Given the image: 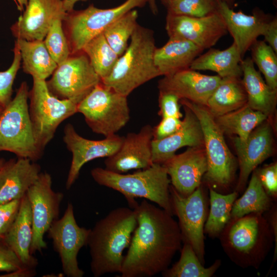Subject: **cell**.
Masks as SVG:
<instances>
[{"label":"cell","mask_w":277,"mask_h":277,"mask_svg":"<svg viewBox=\"0 0 277 277\" xmlns=\"http://www.w3.org/2000/svg\"><path fill=\"white\" fill-rule=\"evenodd\" d=\"M133 209L137 226L124 257L121 276L151 277L168 268L181 250V230L171 214L145 199Z\"/></svg>","instance_id":"cell-1"},{"label":"cell","mask_w":277,"mask_h":277,"mask_svg":"<svg viewBox=\"0 0 277 277\" xmlns=\"http://www.w3.org/2000/svg\"><path fill=\"white\" fill-rule=\"evenodd\" d=\"M137 223L135 209L119 207L112 210L91 229L87 246L94 277L120 273L123 251L130 244Z\"/></svg>","instance_id":"cell-2"},{"label":"cell","mask_w":277,"mask_h":277,"mask_svg":"<svg viewBox=\"0 0 277 277\" xmlns=\"http://www.w3.org/2000/svg\"><path fill=\"white\" fill-rule=\"evenodd\" d=\"M219 237L229 259L243 268H259L274 243L269 224L260 213L230 219Z\"/></svg>","instance_id":"cell-3"},{"label":"cell","mask_w":277,"mask_h":277,"mask_svg":"<svg viewBox=\"0 0 277 277\" xmlns=\"http://www.w3.org/2000/svg\"><path fill=\"white\" fill-rule=\"evenodd\" d=\"M156 48L153 31L138 24L130 44L101 82L127 97L137 87L161 76L154 61Z\"/></svg>","instance_id":"cell-4"},{"label":"cell","mask_w":277,"mask_h":277,"mask_svg":"<svg viewBox=\"0 0 277 277\" xmlns=\"http://www.w3.org/2000/svg\"><path fill=\"white\" fill-rule=\"evenodd\" d=\"M91 175L98 185L122 193L133 209L137 197L153 202L172 215H174L170 194V180L162 164L153 163L150 167L131 174L115 173L96 167Z\"/></svg>","instance_id":"cell-5"},{"label":"cell","mask_w":277,"mask_h":277,"mask_svg":"<svg viewBox=\"0 0 277 277\" xmlns=\"http://www.w3.org/2000/svg\"><path fill=\"white\" fill-rule=\"evenodd\" d=\"M180 100L182 105L193 112L202 128L207 161L204 181L209 188L228 190L234 177L236 162L225 142L224 133L206 106L185 99Z\"/></svg>","instance_id":"cell-6"},{"label":"cell","mask_w":277,"mask_h":277,"mask_svg":"<svg viewBox=\"0 0 277 277\" xmlns=\"http://www.w3.org/2000/svg\"><path fill=\"white\" fill-rule=\"evenodd\" d=\"M29 92L22 83L15 97L0 114V151H9L17 157L39 160L43 153L35 142L29 111Z\"/></svg>","instance_id":"cell-7"},{"label":"cell","mask_w":277,"mask_h":277,"mask_svg":"<svg viewBox=\"0 0 277 277\" xmlns=\"http://www.w3.org/2000/svg\"><path fill=\"white\" fill-rule=\"evenodd\" d=\"M77 112L93 132L105 137L116 134L130 119L127 97L101 81L77 104Z\"/></svg>","instance_id":"cell-8"},{"label":"cell","mask_w":277,"mask_h":277,"mask_svg":"<svg viewBox=\"0 0 277 277\" xmlns=\"http://www.w3.org/2000/svg\"><path fill=\"white\" fill-rule=\"evenodd\" d=\"M33 80V87L29 95V115L35 142L43 151L53 138L58 126L77 112V104L55 96L49 91L45 80Z\"/></svg>","instance_id":"cell-9"},{"label":"cell","mask_w":277,"mask_h":277,"mask_svg":"<svg viewBox=\"0 0 277 277\" xmlns=\"http://www.w3.org/2000/svg\"><path fill=\"white\" fill-rule=\"evenodd\" d=\"M148 0H126L121 5L109 9H100L90 5L81 10L73 9L63 20L64 31L71 54L82 51L93 38L102 33L113 22L129 11L144 6Z\"/></svg>","instance_id":"cell-10"},{"label":"cell","mask_w":277,"mask_h":277,"mask_svg":"<svg viewBox=\"0 0 277 277\" xmlns=\"http://www.w3.org/2000/svg\"><path fill=\"white\" fill-rule=\"evenodd\" d=\"M101 81L88 57L81 51L58 65L46 83L55 96L78 104Z\"/></svg>","instance_id":"cell-11"},{"label":"cell","mask_w":277,"mask_h":277,"mask_svg":"<svg viewBox=\"0 0 277 277\" xmlns=\"http://www.w3.org/2000/svg\"><path fill=\"white\" fill-rule=\"evenodd\" d=\"M174 214L178 218L183 243L191 246L202 264L205 263L204 226L208 216L207 196L200 185L187 196L169 188Z\"/></svg>","instance_id":"cell-12"},{"label":"cell","mask_w":277,"mask_h":277,"mask_svg":"<svg viewBox=\"0 0 277 277\" xmlns=\"http://www.w3.org/2000/svg\"><path fill=\"white\" fill-rule=\"evenodd\" d=\"M52 186L51 175L47 172H41L26 194L32 214V255L37 252H41L47 248L44 235L52 223L59 218L60 206L64 195L62 192L54 191Z\"/></svg>","instance_id":"cell-13"},{"label":"cell","mask_w":277,"mask_h":277,"mask_svg":"<svg viewBox=\"0 0 277 277\" xmlns=\"http://www.w3.org/2000/svg\"><path fill=\"white\" fill-rule=\"evenodd\" d=\"M90 231L91 229L78 226L71 203L68 204L63 216L54 221L48 229V237L52 240L66 276H84V271L78 266L77 255L81 249L87 246Z\"/></svg>","instance_id":"cell-14"},{"label":"cell","mask_w":277,"mask_h":277,"mask_svg":"<svg viewBox=\"0 0 277 277\" xmlns=\"http://www.w3.org/2000/svg\"><path fill=\"white\" fill-rule=\"evenodd\" d=\"M165 29L169 38L189 41L203 50L214 46L228 32L217 11L200 17L167 13Z\"/></svg>","instance_id":"cell-15"},{"label":"cell","mask_w":277,"mask_h":277,"mask_svg":"<svg viewBox=\"0 0 277 277\" xmlns=\"http://www.w3.org/2000/svg\"><path fill=\"white\" fill-rule=\"evenodd\" d=\"M123 137L115 134L101 140H91L81 136L71 124L64 130L63 141L72 153V160L66 183L69 189L78 179L82 167L87 162L100 157H108L120 149Z\"/></svg>","instance_id":"cell-16"},{"label":"cell","mask_w":277,"mask_h":277,"mask_svg":"<svg viewBox=\"0 0 277 277\" xmlns=\"http://www.w3.org/2000/svg\"><path fill=\"white\" fill-rule=\"evenodd\" d=\"M63 0H28L23 14L11 27L16 39L44 40L53 23L64 19Z\"/></svg>","instance_id":"cell-17"},{"label":"cell","mask_w":277,"mask_h":277,"mask_svg":"<svg viewBox=\"0 0 277 277\" xmlns=\"http://www.w3.org/2000/svg\"><path fill=\"white\" fill-rule=\"evenodd\" d=\"M153 128L150 125L142 127L137 133H129L123 137L118 150L105 161V169L124 173L133 169H145L153 163L152 160Z\"/></svg>","instance_id":"cell-18"},{"label":"cell","mask_w":277,"mask_h":277,"mask_svg":"<svg viewBox=\"0 0 277 277\" xmlns=\"http://www.w3.org/2000/svg\"><path fill=\"white\" fill-rule=\"evenodd\" d=\"M170 176L171 186L182 195L187 196L201 185L207 170L204 146L189 147L162 164Z\"/></svg>","instance_id":"cell-19"},{"label":"cell","mask_w":277,"mask_h":277,"mask_svg":"<svg viewBox=\"0 0 277 277\" xmlns=\"http://www.w3.org/2000/svg\"><path fill=\"white\" fill-rule=\"evenodd\" d=\"M238 155L240 174L235 191H244L250 174L257 166L270 157L273 149V140L270 125H260L244 141L233 139Z\"/></svg>","instance_id":"cell-20"},{"label":"cell","mask_w":277,"mask_h":277,"mask_svg":"<svg viewBox=\"0 0 277 277\" xmlns=\"http://www.w3.org/2000/svg\"><path fill=\"white\" fill-rule=\"evenodd\" d=\"M222 78L202 74L190 68L164 76L158 83L159 91L176 95L196 104L206 106L210 96Z\"/></svg>","instance_id":"cell-21"},{"label":"cell","mask_w":277,"mask_h":277,"mask_svg":"<svg viewBox=\"0 0 277 277\" xmlns=\"http://www.w3.org/2000/svg\"><path fill=\"white\" fill-rule=\"evenodd\" d=\"M217 11L223 18L227 31L233 39L242 57L258 38L262 35L270 19L260 11L253 15L235 12L223 0H217Z\"/></svg>","instance_id":"cell-22"},{"label":"cell","mask_w":277,"mask_h":277,"mask_svg":"<svg viewBox=\"0 0 277 277\" xmlns=\"http://www.w3.org/2000/svg\"><path fill=\"white\" fill-rule=\"evenodd\" d=\"M41 166L30 159H11L0 168V204L21 199L35 183Z\"/></svg>","instance_id":"cell-23"},{"label":"cell","mask_w":277,"mask_h":277,"mask_svg":"<svg viewBox=\"0 0 277 277\" xmlns=\"http://www.w3.org/2000/svg\"><path fill=\"white\" fill-rule=\"evenodd\" d=\"M183 106L185 116L179 130L164 138L152 140L153 163L162 164L183 147L204 146L203 134L197 118L188 107Z\"/></svg>","instance_id":"cell-24"},{"label":"cell","mask_w":277,"mask_h":277,"mask_svg":"<svg viewBox=\"0 0 277 277\" xmlns=\"http://www.w3.org/2000/svg\"><path fill=\"white\" fill-rule=\"evenodd\" d=\"M32 236L31 209L25 194L21 200L14 222L2 240L15 253L25 267L35 269L38 262L30 253Z\"/></svg>","instance_id":"cell-25"},{"label":"cell","mask_w":277,"mask_h":277,"mask_svg":"<svg viewBox=\"0 0 277 277\" xmlns=\"http://www.w3.org/2000/svg\"><path fill=\"white\" fill-rule=\"evenodd\" d=\"M204 50L182 38H169L162 47L156 48L154 61L161 75H168L190 68L193 60Z\"/></svg>","instance_id":"cell-26"},{"label":"cell","mask_w":277,"mask_h":277,"mask_svg":"<svg viewBox=\"0 0 277 277\" xmlns=\"http://www.w3.org/2000/svg\"><path fill=\"white\" fill-rule=\"evenodd\" d=\"M243 85L247 96V104L252 109L269 116L275 109L277 90L270 87L263 80L260 72L254 68L251 58L241 63Z\"/></svg>","instance_id":"cell-27"},{"label":"cell","mask_w":277,"mask_h":277,"mask_svg":"<svg viewBox=\"0 0 277 277\" xmlns=\"http://www.w3.org/2000/svg\"><path fill=\"white\" fill-rule=\"evenodd\" d=\"M242 58L236 45L233 43L226 49L211 48L199 55L193 60L190 68L194 70L212 71L221 78L241 77Z\"/></svg>","instance_id":"cell-28"},{"label":"cell","mask_w":277,"mask_h":277,"mask_svg":"<svg viewBox=\"0 0 277 277\" xmlns=\"http://www.w3.org/2000/svg\"><path fill=\"white\" fill-rule=\"evenodd\" d=\"M247 103V96L240 77L222 78L208 100L206 108L216 117L241 108Z\"/></svg>","instance_id":"cell-29"},{"label":"cell","mask_w":277,"mask_h":277,"mask_svg":"<svg viewBox=\"0 0 277 277\" xmlns=\"http://www.w3.org/2000/svg\"><path fill=\"white\" fill-rule=\"evenodd\" d=\"M24 72L33 78L45 80L57 67L48 51L44 40L27 41L16 39Z\"/></svg>","instance_id":"cell-30"},{"label":"cell","mask_w":277,"mask_h":277,"mask_svg":"<svg viewBox=\"0 0 277 277\" xmlns=\"http://www.w3.org/2000/svg\"><path fill=\"white\" fill-rule=\"evenodd\" d=\"M267 117L246 104L239 109L214 118L223 133L236 134L240 140L244 141Z\"/></svg>","instance_id":"cell-31"},{"label":"cell","mask_w":277,"mask_h":277,"mask_svg":"<svg viewBox=\"0 0 277 277\" xmlns=\"http://www.w3.org/2000/svg\"><path fill=\"white\" fill-rule=\"evenodd\" d=\"M273 201L264 189L254 169L245 192L233 203L230 219L240 217L250 213L263 214L271 207Z\"/></svg>","instance_id":"cell-32"},{"label":"cell","mask_w":277,"mask_h":277,"mask_svg":"<svg viewBox=\"0 0 277 277\" xmlns=\"http://www.w3.org/2000/svg\"><path fill=\"white\" fill-rule=\"evenodd\" d=\"M210 211L204 231L211 238L219 236L230 219L231 211L239 193L236 191L223 194L209 187Z\"/></svg>","instance_id":"cell-33"},{"label":"cell","mask_w":277,"mask_h":277,"mask_svg":"<svg viewBox=\"0 0 277 277\" xmlns=\"http://www.w3.org/2000/svg\"><path fill=\"white\" fill-rule=\"evenodd\" d=\"M179 260L171 268L161 273L164 277H211L221 265V261L217 259L210 266L206 268L201 262L190 245L184 243L181 249Z\"/></svg>","instance_id":"cell-34"},{"label":"cell","mask_w":277,"mask_h":277,"mask_svg":"<svg viewBox=\"0 0 277 277\" xmlns=\"http://www.w3.org/2000/svg\"><path fill=\"white\" fill-rule=\"evenodd\" d=\"M82 51L86 54L101 80L110 74L119 57L103 33L91 39Z\"/></svg>","instance_id":"cell-35"},{"label":"cell","mask_w":277,"mask_h":277,"mask_svg":"<svg viewBox=\"0 0 277 277\" xmlns=\"http://www.w3.org/2000/svg\"><path fill=\"white\" fill-rule=\"evenodd\" d=\"M137 11L132 9L111 24L103 32L111 47L120 56L128 47V42L138 23Z\"/></svg>","instance_id":"cell-36"},{"label":"cell","mask_w":277,"mask_h":277,"mask_svg":"<svg viewBox=\"0 0 277 277\" xmlns=\"http://www.w3.org/2000/svg\"><path fill=\"white\" fill-rule=\"evenodd\" d=\"M252 60L263 74L265 82L277 90V54L264 41L256 40L251 46Z\"/></svg>","instance_id":"cell-37"},{"label":"cell","mask_w":277,"mask_h":277,"mask_svg":"<svg viewBox=\"0 0 277 277\" xmlns=\"http://www.w3.org/2000/svg\"><path fill=\"white\" fill-rule=\"evenodd\" d=\"M165 6L167 13L203 17L217 12V0H169Z\"/></svg>","instance_id":"cell-38"},{"label":"cell","mask_w":277,"mask_h":277,"mask_svg":"<svg viewBox=\"0 0 277 277\" xmlns=\"http://www.w3.org/2000/svg\"><path fill=\"white\" fill-rule=\"evenodd\" d=\"M63 20L61 18L55 20L44 39L48 51L57 66L71 55L63 27Z\"/></svg>","instance_id":"cell-39"},{"label":"cell","mask_w":277,"mask_h":277,"mask_svg":"<svg viewBox=\"0 0 277 277\" xmlns=\"http://www.w3.org/2000/svg\"><path fill=\"white\" fill-rule=\"evenodd\" d=\"M13 60L9 68L0 71V104L5 107L11 101L12 86L21 62L19 50L15 43Z\"/></svg>","instance_id":"cell-40"},{"label":"cell","mask_w":277,"mask_h":277,"mask_svg":"<svg viewBox=\"0 0 277 277\" xmlns=\"http://www.w3.org/2000/svg\"><path fill=\"white\" fill-rule=\"evenodd\" d=\"M266 193L275 201L277 197V164L273 163L255 169Z\"/></svg>","instance_id":"cell-41"},{"label":"cell","mask_w":277,"mask_h":277,"mask_svg":"<svg viewBox=\"0 0 277 277\" xmlns=\"http://www.w3.org/2000/svg\"><path fill=\"white\" fill-rule=\"evenodd\" d=\"M21 199L0 204V240H2L14 222L19 210Z\"/></svg>","instance_id":"cell-42"},{"label":"cell","mask_w":277,"mask_h":277,"mask_svg":"<svg viewBox=\"0 0 277 277\" xmlns=\"http://www.w3.org/2000/svg\"><path fill=\"white\" fill-rule=\"evenodd\" d=\"M26 268L30 269L25 267L15 253L2 240H0V272L11 273Z\"/></svg>","instance_id":"cell-43"},{"label":"cell","mask_w":277,"mask_h":277,"mask_svg":"<svg viewBox=\"0 0 277 277\" xmlns=\"http://www.w3.org/2000/svg\"><path fill=\"white\" fill-rule=\"evenodd\" d=\"M180 99L175 94L159 91V114L162 117H172L181 118L182 114L180 112L179 101Z\"/></svg>","instance_id":"cell-44"},{"label":"cell","mask_w":277,"mask_h":277,"mask_svg":"<svg viewBox=\"0 0 277 277\" xmlns=\"http://www.w3.org/2000/svg\"><path fill=\"white\" fill-rule=\"evenodd\" d=\"M181 124L180 118L162 117L160 123L153 128V140H161L173 134L179 130Z\"/></svg>","instance_id":"cell-45"},{"label":"cell","mask_w":277,"mask_h":277,"mask_svg":"<svg viewBox=\"0 0 277 277\" xmlns=\"http://www.w3.org/2000/svg\"><path fill=\"white\" fill-rule=\"evenodd\" d=\"M264 214L266 218L270 228L272 230L274 239V249L273 252V261L269 272L273 267V264L275 263L277 258V208L276 204L273 203L271 207Z\"/></svg>","instance_id":"cell-46"},{"label":"cell","mask_w":277,"mask_h":277,"mask_svg":"<svg viewBox=\"0 0 277 277\" xmlns=\"http://www.w3.org/2000/svg\"><path fill=\"white\" fill-rule=\"evenodd\" d=\"M265 42L277 53V18L270 19L263 34Z\"/></svg>","instance_id":"cell-47"},{"label":"cell","mask_w":277,"mask_h":277,"mask_svg":"<svg viewBox=\"0 0 277 277\" xmlns=\"http://www.w3.org/2000/svg\"><path fill=\"white\" fill-rule=\"evenodd\" d=\"M86 1L87 0H63V7L66 12H69L73 9V7L77 2Z\"/></svg>","instance_id":"cell-48"},{"label":"cell","mask_w":277,"mask_h":277,"mask_svg":"<svg viewBox=\"0 0 277 277\" xmlns=\"http://www.w3.org/2000/svg\"><path fill=\"white\" fill-rule=\"evenodd\" d=\"M17 6V8L20 11H24L25 7L27 4L28 0H14Z\"/></svg>","instance_id":"cell-49"},{"label":"cell","mask_w":277,"mask_h":277,"mask_svg":"<svg viewBox=\"0 0 277 277\" xmlns=\"http://www.w3.org/2000/svg\"><path fill=\"white\" fill-rule=\"evenodd\" d=\"M148 3L151 12L153 14H156L158 11L155 0H148Z\"/></svg>","instance_id":"cell-50"},{"label":"cell","mask_w":277,"mask_h":277,"mask_svg":"<svg viewBox=\"0 0 277 277\" xmlns=\"http://www.w3.org/2000/svg\"><path fill=\"white\" fill-rule=\"evenodd\" d=\"M5 162V160L3 158H0V168Z\"/></svg>","instance_id":"cell-51"},{"label":"cell","mask_w":277,"mask_h":277,"mask_svg":"<svg viewBox=\"0 0 277 277\" xmlns=\"http://www.w3.org/2000/svg\"><path fill=\"white\" fill-rule=\"evenodd\" d=\"M224 1H225V2H226L229 5H230V3H232V2L234 1V0H223Z\"/></svg>","instance_id":"cell-52"},{"label":"cell","mask_w":277,"mask_h":277,"mask_svg":"<svg viewBox=\"0 0 277 277\" xmlns=\"http://www.w3.org/2000/svg\"><path fill=\"white\" fill-rule=\"evenodd\" d=\"M5 107H4L2 105L0 104V114L2 112L3 110H4Z\"/></svg>","instance_id":"cell-53"},{"label":"cell","mask_w":277,"mask_h":277,"mask_svg":"<svg viewBox=\"0 0 277 277\" xmlns=\"http://www.w3.org/2000/svg\"><path fill=\"white\" fill-rule=\"evenodd\" d=\"M160 1L162 2V3L165 4V3H166L169 0H160Z\"/></svg>","instance_id":"cell-54"}]
</instances>
